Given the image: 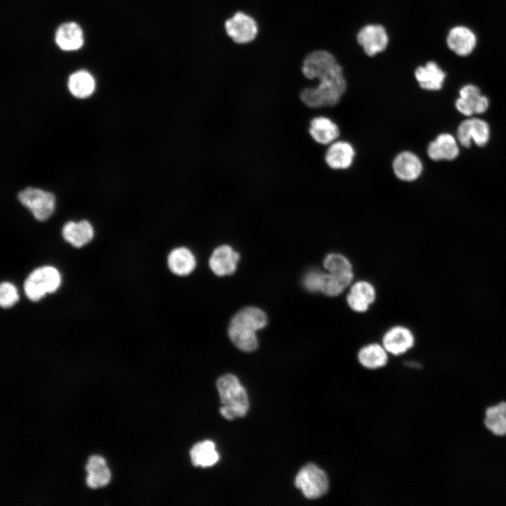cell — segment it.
Instances as JSON below:
<instances>
[{
	"label": "cell",
	"mask_w": 506,
	"mask_h": 506,
	"mask_svg": "<svg viewBox=\"0 0 506 506\" xmlns=\"http://www.w3.org/2000/svg\"><path fill=\"white\" fill-rule=\"evenodd\" d=\"M457 134L458 141L465 147H469L472 141L479 146H484L489 140L490 128L486 122L470 118L460 124Z\"/></svg>",
	"instance_id": "9c48e42d"
},
{
	"label": "cell",
	"mask_w": 506,
	"mask_h": 506,
	"mask_svg": "<svg viewBox=\"0 0 506 506\" xmlns=\"http://www.w3.org/2000/svg\"><path fill=\"white\" fill-rule=\"evenodd\" d=\"M357 41L364 52L374 56L383 51L388 45L389 38L384 27L380 25H368L357 34Z\"/></svg>",
	"instance_id": "30bf717a"
},
{
	"label": "cell",
	"mask_w": 506,
	"mask_h": 506,
	"mask_svg": "<svg viewBox=\"0 0 506 506\" xmlns=\"http://www.w3.org/2000/svg\"><path fill=\"white\" fill-rule=\"evenodd\" d=\"M240 254L227 245L217 247L212 252L209 265L214 274L223 276L233 274L237 268Z\"/></svg>",
	"instance_id": "4fadbf2b"
},
{
	"label": "cell",
	"mask_w": 506,
	"mask_h": 506,
	"mask_svg": "<svg viewBox=\"0 0 506 506\" xmlns=\"http://www.w3.org/2000/svg\"><path fill=\"white\" fill-rule=\"evenodd\" d=\"M412 331L402 325L389 328L383 335L382 345L389 353L399 356L406 353L415 344Z\"/></svg>",
	"instance_id": "7c38bea8"
},
{
	"label": "cell",
	"mask_w": 506,
	"mask_h": 506,
	"mask_svg": "<svg viewBox=\"0 0 506 506\" xmlns=\"http://www.w3.org/2000/svg\"><path fill=\"white\" fill-rule=\"evenodd\" d=\"M18 198L38 221L48 219L54 212L56 198L50 192L28 187L18 193Z\"/></svg>",
	"instance_id": "8992f818"
},
{
	"label": "cell",
	"mask_w": 506,
	"mask_h": 506,
	"mask_svg": "<svg viewBox=\"0 0 506 506\" xmlns=\"http://www.w3.org/2000/svg\"><path fill=\"white\" fill-rule=\"evenodd\" d=\"M216 387L222 406L221 414L227 420L244 417L249 409L247 392L237 377L226 374L216 381Z\"/></svg>",
	"instance_id": "3957f363"
},
{
	"label": "cell",
	"mask_w": 506,
	"mask_h": 506,
	"mask_svg": "<svg viewBox=\"0 0 506 506\" xmlns=\"http://www.w3.org/2000/svg\"><path fill=\"white\" fill-rule=\"evenodd\" d=\"M71 93L79 98H84L92 94L95 89V81L89 72L82 70L73 73L68 80Z\"/></svg>",
	"instance_id": "83f0119b"
},
{
	"label": "cell",
	"mask_w": 506,
	"mask_h": 506,
	"mask_svg": "<svg viewBox=\"0 0 506 506\" xmlns=\"http://www.w3.org/2000/svg\"><path fill=\"white\" fill-rule=\"evenodd\" d=\"M427 154L434 161L452 160L458 157L459 148L451 134H441L429 144Z\"/></svg>",
	"instance_id": "e0dca14e"
},
{
	"label": "cell",
	"mask_w": 506,
	"mask_h": 506,
	"mask_svg": "<svg viewBox=\"0 0 506 506\" xmlns=\"http://www.w3.org/2000/svg\"><path fill=\"white\" fill-rule=\"evenodd\" d=\"M393 170L398 179L405 181H412L421 175L422 164L416 155L404 151L395 157Z\"/></svg>",
	"instance_id": "2e32d148"
},
{
	"label": "cell",
	"mask_w": 506,
	"mask_h": 506,
	"mask_svg": "<svg viewBox=\"0 0 506 506\" xmlns=\"http://www.w3.org/2000/svg\"><path fill=\"white\" fill-rule=\"evenodd\" d=\"M228 34L237 43L245 44L253 40L258 27L255 20L247 14L238 12L226 22Z\"/></svg>",
	"instance_id": "8fae6325"
},
{
	"label": "cell",
	"mask_w": 506,
	"mask_h": 506,
	"mask_svg": "<svg viewBox=\"0 0 506 506\" xmlns=\"http://www.w3.org/2000/svg\"><path fill=\"white\" fill-rule=\"evenodd\" d=\"M388 353L382 344L370 343L361 348L357 356L362 366L367 369L375 370L387 364Z\"/></svg>",
	"instance_id": "603a6c76"
},
{
	"label": "cell",
	"mask_w": 506,
	"mask_h": 506,
	"mask_svg": "<svg viewBox=\"0 0 506 506\" xmlns=\"http://www.w3.org/2000/svg\"><path fill=\"white\" fill-rule=\"evenodd\" d=\"M339 65L331 53L318 50L310 53L305 58L301 70L306 78L313 79L332 72Z\"/></svg>",
	"instance_id": "52a82bcc"
},
{
	"label": "cell",
	"mask_w": 506,
	"mask_h": 506,
	"mask_svg": "<svg viewBox=\"0 0 506 506\" xmlns=\"http://www.w3.org/2000/svg\"><path fill=\"white\" fill-rule=\"evenodd\" d=\"M61 275L57 268L44 266L33 270L24 283L27 297L37 301L46 294L55 292L60 286Z\"/></svg>",
	"instance_id": "277c9868"
},
{
	"label": "cell",
	"mask_w": 506,
	"mask_h": 506,
	"mask_svg": "<svg viewBox=\"0 0 506 506\" xmlns=\"http://www.w3.org/2000/svg\"><path fill=\"white\" fill-rule=\"evenodd\" d=\"M325 272L320 270H310L302 280L304 287L310 292H321Z\"/></svg>",
	"instance_id": "f546056e"
},
{
	"label": "cell",
	"mask_w": 506,
	"mask_h": 506,
	"mask_svg": "<svg viewBox=\"0 0 506 506\" xmlns=\"http://www.w3.org/2000/svg\"><path fill=\"white\" fill-rule=\"evenodd\" d=\"M266 314L261 309L247 306L238 311L231 318L228 334L234 345L245 352H252L258 347L256 332L266 327Z\"/></svg>",
	"instance_id": "6da1fadb"
},
{
	"label": "cell",
	"mask_w": 506,
	"mask_h": 506,
	"mask_svg": "<svg viewBox=\"0 0 506 506\" xmlns=\"http://www.w3.org/2000/svg\"><path fill=\"white\" fill-rule=\"evenodd\" d=\"M415 77L422 89L435 91L442 88L446 74L437 63L429 61L415 70Z\"/></svg>",
	"instance_id": "ffe728a7"
},
{
	"label": "cell",
	"mask_w": 506,
	"mask_h": 506,
	"mask_svg": "<svg viewBox=\"0 0 506 506\" xmlns=\"http://www.w3.org/2000/svg\"><path fill=\"white\" fill-rule=\"evenodd\" d=\"M86 469L89 473L86 483L91 488L104 486L110 480V473L102 457H90Z\"/></svg>",
	"instance_id": "484cf974"
},
{
	"label": "cell",
	"mask_w": 506,
	"mask_h": 506,
	"mask_svg": "<svg viewBox=\"0 0 506 506\" xmlns=\"http://www.w3.org/2000/svg\"><path fill=\"white\" fill-rule=\"evenodd\" d=\"M449 49L460 56L470 54L476 45V37L469 28L458 25L453 27L446 37Z\"/></svg>",
	"instance_id": "9a60e30c"
},
{
	"label": "cell",
	"mask_w": 506,
	"mask_h": 506,
	"mask_svg": "<svg viewBox=\"0 0 506 506\" xmlns=\"http://www.w3.org/2000/svg\"><path fill=\"white\" fill-rule=\"evenodd\" d=\"M190 455L193 465L202 467H211L219 459L214 443L209 440L195 443L190 451Z\"/></svg>",
	"instance_id": "d4e9b609"
},
{
	"label": "cell",
	"mask_w": 506,
	"mask_h": 506,
	"mask_svg": "<svg viewBox=\"0 0 506 506\" xmlns=\"http://www.w3.org/2000/svg\"><path fill=\"white\" fill-rule=\"evenodd\" d=\"M56 41L63 50H77L82 46L84 42L82 29L75 22L64 23L57 30Z\"/></svg>",
	"instance_id": "cb8c5ba5"
},
{
	"label": "cell",
	"mask_w": 506,
	"mask_h": 506,
	"mask_svg": "<svg viewBox=\"0 0 506 506\" xmlns=\"http://www.w3.org/2000/svg\"><path fill=\"white\" fill-rule=\"evenodd\" d=\"M318 80L319 83L316 87L307 88L301 92V101L313 108L337 104L346 89L342 66Z\"/></svg>",
	"instance_id": "7a4b0ae2"
},
{
	"label": "cell",
	"mask_w": 506,
	"mask_h": 506,
	"mask_svg": "<svg viewBox=\"0 0 506 506\" xmlns=\"http://www.w3.org/2000/svg\"><path fill=\"white\" fill-rule=\"evenodd\" d=\"M167 264L174 274L184 276L189 275L195 269L196 260L189 249L181 247L174 249L169 253Z\"/></svg>",
	"instance_id": "7402d4cb"
},
{
	"label": "cell",
	"mask_w": 506,
	"mask_h": 506,
	"mask_svg": "<svg viewBox=\"0 0 506 506\" xmlns=\"http://www.w3.org/2000/svg\"><path fill=\"white\" fill-rule=\"evenodd\" d=\"M324 269L338 275H354L353 266L348 258L340 253H330L325 256L323 263Z\"/></svg>",
	"instance_id": "f1b7e54d"
},
{
	"label": "cell",
	"mask_w": 506,
	"mask_h": 506,
	"mask_svg": "<svg viewBox=\"0 0 506 506\" xmlns=\"http://www.w3.org/2000/svg\"><path fill=\"white\" fill-rule=\"evenodd\" d=\"M294 485L306 498L316 500L326 495L330 482L322 468L314 463H308L297 472Z\"/></svg>",
	"instance_id": "5b68a950"
},
{
	"label": "cell",
	"mask_w": 506,
	"mask_h": 506,
	"mask_svg": "<svg viewBox=\"0 0 506 506\" xmlns=\"http://www.w3.org/2000/svg\"><path fill=\"white\" fill-rule=\"evenodd\" d=\"M354 156L355 150L349 143L337 141L328 148L325 159L330 168L344 169L352 164Z\"/></svg>",
	"instance_id": "d6986e66"
},
{
	"label": "cell",
	"mask_w": 506,
	"mask_h": 506,
	"mask_svg": "<svg viewBox=\"0 0 506 506\" xmlns=\"http://www.w3.org/2000/svg\"><path fill=\"white\" fill-rule=\"evenodd\" d=\"M488 105L487 97L481 95L480 89L473 84L462 86L455 102L457 110L465 116L484 113L488 109Z\"/></svg>",
	"instance_id": "ba28073f"
},
{
	"label": "cell",
	"mask_w": 506,
	"mask_h": 506,
	"mask_svg": "<svg viewBox=\"0 0 506 506\" xmlns=\"http://www.w3.org/2000/svg\"><path fill=\"white\" fill-rule=\"evenodd\" d=\"M376 299V290L368 281L358 280L350 287L346 302L351 309L357 313H364Z\"/></svg>",
	"instance_id": "5bb4252c"
},
{
	"label": "cell",
	"mask_w": 506,
	"mask_h": 506,
	"mask_svg": "<svg viewBox=\"0 0 506 506\" xmlns=\"http://www.w3.org/2000/svg\"><path fill=\"white\" fill-rule=\"evenodd\" d=\"M19 299L16 287L9 282H3L0 285V304L4 309L13 306Z\"/></svg>",
	"instance_id": "4dcf8cb0"
},
{
	"label": "cell",
	"mask_w": 506,
	"mask_h": 506,
	"mask_svg": "<svg viewBox=\"0 0 506 506\" xmlns=\"http://www.w3.org/2000/svg\"><path fill=\"white\" fill-rule=\"evenodd\" d=\"M484 423L493 434L506 435V402L488 408L485 413Z\"/></svg>",
	"instance_id": "4316f807"
},
{
	"label": "cell",
	"mask_w": 506,
	"mask_h": 506,
	"mask_svg": "<svg viewBox=\"0 0 506 506\" xmlns=\"http://www.w3.org/2000/svg\"><path fill=\"white\" fill-rule=\"evenodd\" d=\"M309 134L318 143L327 145L333 143L339 136L337 125L325 117H317L310 122Z\"/></svg>",
	"instance_id": "44dd1931"
},
{
	"label": "cell",
	"mask_w": 506,
	"mask_h": 506,
	"mask_svg": "<svg viewBox=\"0 0 506 506\" xmlns=\"http://www.w3.org/2000/svg\"><path fill=\"white\" fill-rule=\"evenodd\" d=\"M62 235L65 240L72 246L82 247L92 240L94 231L86 220L79 222L69 221L64 225Z\"/></svg>",
	"instance_id": "ac0fdd59"
}]
</instances>
